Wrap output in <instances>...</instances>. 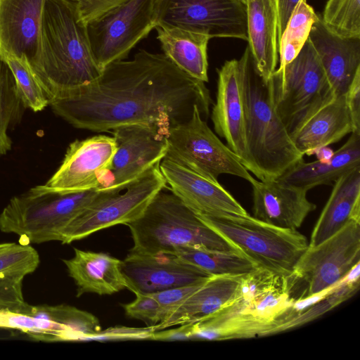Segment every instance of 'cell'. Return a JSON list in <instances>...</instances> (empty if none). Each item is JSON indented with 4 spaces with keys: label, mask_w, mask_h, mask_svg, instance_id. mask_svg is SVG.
<instances>
[{
    "label": "cell",
    "mask_w": 360,
    "mask_h": 360,
    "mask_svg": "<svg viewBox=\"0 0 360 360\" xmlns=\"http://www.w3.org/2000/svg\"><path fill=\"white\" fill-rule=\"evenodd\" d=\"M345 97L354 127L353 132H360V69L356 71Z\"/></svg>",
    "instance_id": "60d3db41"
},
{
    "label": "cell",
    "mask_w": 360,
    "mask_h": 360,
    "mask_svg": "<svg viewBox=\"0 0 360 360\" xmlns=\"http://www.w3.org/2000/svg\"><path fill=\"white\" fill-rule=\"evenodd\" d=\"M321 18L333 34L360 38V0H328Z\"/></svg>",
    "instance_id": "836d02e7"
},
{
    "label": "cell",
    "mask_w": 360,
    "mask_h": 360,
    "mask_svg": "<svg viewBox=\"0 0 360 360\" xmlns=\"http://www.w3.org/2000/svg\"><path fill=\"white\" fill-rule=\"evenodd\" d=\"M165 158L181 164L213 181L230 174L252 183L255 179L238 157L212 131L198 105L188 120L172 127Z\"/></svg>",
    "instance_id": "30bf717a"
},
{
    "label": "cell",
    "mask_w": 360,
    "mask_h": 360,
    "mask_svg": "<svg viewBox=\"0 0 360 360\" xmlns=\"http://www.w3.org/2000/svg\"><path fill=\"white\" fill-rule=\"evenodd\" d=\"M300 0H276L278 43L294 8Z\"/></svg>",
    "instance_id": "7bdbcfd3"
},
{
    "label": "cell",
    "mask_w": 360,
    "mask_h": 360,
    "mask_svg": "<svg viewBox=\"0 0 360 360\" xmlns=\"http://www.w3.org/2000/svg\"><path fill=\"white\" fill-rule=\"evenodd\" d=\"M38 252L28 244L0 243V276L25 277L39 266Z\"/></svg>",
    "instance_id": "e575fe53"
},
{
    "label": "cell",
    "mask_w": 360,
    "mask_h": 360,
    "mask_svg": "<svg viewBox=\"0 0 360 360\" xmlns=\"http://www.w3.org/2000/svg\"><path fill=\"white\" fill-rule=\"evenodd\" d=\"M115 151L112 136L101 134L75 140L67 148L58 169L39 186L58 193L101 189Z\"/></svg>",
    "instance_id": "5bb4252c"
},
{
    "label": "cell",
    "mask_w": 360,
    "mask_h": 360,
    "mask_svg": "<svg viewBox=\"0 0 360 360\" xmlns=\"http://www.w3.org/2000/svg\"><path fill=\"white\" fill-rule=\"evenodd\" d=\"M26 314L51 320L61 325L70 341H84L101 330L99 320L92 314L67 304L30 305Z\"/></svg>",
    "instance_id": "f546056e"
},
{
    "label": "cell",
    "mask_w": 360,
    "mask_h": 360,
    "mask_svg": "<svg viewBox=\"0 0 360 360\" xmlns=\"http://www.w3.org/2000/svg\"><path fill=\"white\" fill-rule=\"evenodd\" d=\"M165 188L153 197L138 219L127 224L134 242L129 252H173L179 248L193 247L238 252Z\"/></svg>",
    "instance_id": "5b68a950"
},
{
    "label": "cell",
    "mask_w": 360,
    "mask_h": 360,
    "mask_svg": "<svg viewBox=\"0 0 360 360\" xmlns=\"http://www.w3.org/2000/svg\"><path fill=\"white\" fill-rule=\"evenodd\" d=\"M247 15L248 47L255 68L268 82L278 62L276 0H240Z\"/></svg>",
    "instance_id": "cb8c5ba5"
},
{
    "label": "cell",
    "mask_w": 360,
    "mask_h": 360,
    "mask_svg": "<svg viewBox=\"0 0 360 360\" xmlns=\"http://www.w3.org/2000/svg\"><path fill=\"white\" fill-rule=\"evenodd\" d=\"M242 276L243 275L210 276L164 321L153 326L155 331L171 326L193 323L215 314L236 297Z\"/></svg>",
    "instance_id": "d4e9b609"
},
{
    "label": "cell",
    "mask_w": 360,
    "mask_h": 360,
    "mask_svg": "<svg viewBox=\"0 0 360 360\" xmlns=\"http://www.w3.org/2000/svg\"><path fill=\"white\" fill-rule=\"evenodd\" d=\"M163 54L191 77L208 82L209 36L176 27H155Z\"/></svg>",
    "instance_id": "83f0119b"
},
{
    "label": "cell",
    "mask_w": 360,
    "mask_h": 360,
    "mask_svg": "<svg viewBox=\"0 0 360 360\" xmlns=\"http://www.w3.org/2000/svg\"><path fill=\"white\" fill-rule=\"evenodd\" d=\"M180 326L166 330H155L152 340H191L192 323L179 325Z\"/></svg>",
    "instance_id": "b9f144b4"
},
{
    "label": "cell",
    "mask_w": 360,
    "mask_h": 360,
    "mask_svg": "<svg viewBox=\"0 0 360 360\" xmlns=\"http://www.w3.org/2000/svg\"><path fill=\"white\" fill-rule=\"evenodd\" d=\"M155 27H176L213 37L248 40L240 0H155Z\"/></svg>",
    "instance_id": "7c38bea8"
},
{
    "label": "cell",
    "mask_w": 360,
    "mask_h": 360,
    "mask_svg": "<svg viewBox=\"0 0 360 360\" xmlns=\"http://www.w3.org/2000/svg\"><path fill=\"white\" fill-rule=\"evenodd\" d=\"M309 40L336 95H343L360 69V38H344L331 32L319 15L313 24Z\"/></svg>",
    "instance_id": "44dd1931"
},
{
    "label": "cell",
    "mask_w": 360,
    "mask_h": 360,
    "mask_svg": "<svg viewBox=\"0 0 360 360\" xmlns=\"http://www.w3.org/2000/svg\"><path fill=\"white\" fill-rule=\"evenodd\" d=\"M99 192L95 188L58 193L37 186L10 200L0 214V230L18 235L25 244L61 242L67 226Z\"/></svg>",
    "instance_id": "52a82bcc"
},
{
    "label": "cell",
    "mask_w": 360,
    "mask_h": 360,
    "mask_svg": "<svg viewBox=\"0 0 360 360\" xmlns=\"http://www.w3.org/2000/svg\"><path fill=\"white\" fill-rule=\"evenodd\" d=\"M71 259H63L69 276L77 285V297L84 293L112 295L127 288L122 271V260L108 253L74 248Z\"/></svg>",
    "instance_id": "603a6c76"
},
{
    "label": "cell",
    "mask_w": 360,
    "mask_h": 360,
    "mask_svg": "<svg viewBox=\"0 0 360 360\" xmlns=\"http://www.w3.org/2000/svg\"><path fill=\"white\" fill-rule=\"evenodd\" d=\"M212 103L205 82L175 65L163 53L141 50L130 60L108 65L94 82L52 100L53 111L74 127L110 131L144 124L167 136L198 105L203 119Z\"/></svg>",
    "instance_id": "6da1fadb"
},
{
    "label": "cell",
    "mask_w": 360,
    "mask_h": 360,
    "mask_svg": "<svg viewBox=\"0 0 360 360\" xmlns=\"http://www.w3.org/2000/svg\"><path fill=\"white\" fill-rule=\"evenodd\" d=\"M275 110L289 134L326 100L336 95L309 39L297 56L268 81Z\"/></svg>",
    "instance_id": "9c48e42d"
},
{
    "label": "cell",
    "mask_w": 360,
    "mask_h": 360,
    "mask_svg": "<svg viewBox=\"0 0 360 360\" xmlns=\"http://www.w3.org/2000/svg\"><path fill=\"white\" fill-rule=\"evenodd\" d=\"M173 253L210 276L243 275L257 269L248 259L235 252L182 247Z\"/></svg>",
    "instance_id": "f1b7e54d"
},
{
    "label": "cell",
    "mask_w": 360,
    "mask_h": 360,
    "mask_svg": "<svg viewBox=\"0 0 360 360\" xmlns=\"http://www.w3.org/2000/svg\"><path fill=\"white\" fill-rule=\"evenodd\" d=\"M45 0H0V57L37 54Z\"/></svg>",
    "instance_id": "ffe728a7"
},
{
    "label": "cell",
    "mask_w": 360,
    "mask_h": 360,
    "mask_svg": "<svg viewBox=\"0 0 360 360\" xmlns=\"http://www.w3.org/2000/svg\"><path fill=\"white\" fill-rule=\"evenodd\" d=\"M360 167V132H352L347 141L326 162L298 161L276 179L309 191L320 185H333L343 174Z\"/></svg>",
    "instance_id": "484cf974"
},
{
    "label": "cell",
    "mask_w": 360,
    "mask_h": 360,
    "mask_svg": "<svg viewBox=\"0 0 360 360\" xmlns=\"http://www.w3.org/2000/svg\"><path fill=\"white\" fill-rule=\"evenodd\" d=\"M238 60L248 151L259 181L276 179L304 155L276 112L269 82L257 71L248 46Z\"/></svg>",
    "instance_id": "277c9868"
},
{
    "label": "cell",
    "mask_w": 360,
    "mask_h": 360,
    "mask_svg": "<svg viewBox=\"0 0 360 360\" xmlns=\"http://www.w3.org/2000/svg\"><path fill=\"white\" fill-rule=\"evenodd\" d=\"M202 283L169 288L150 293L159 304L160 317V323L164 321L171 314V313Z\"/></svg>",
    "instance_id": "74e56055"
},
{
    "label": "cell",
    "mask_w": 360,
    "mask_h": 360,
    "mask_svg": "<svg viewBox=\"0 0 360 360\" xmlns=\"http://www.w3.org/2000/svg\"><path fill=\"white\" fill-rule=\"evenodd\" d=\"M154 331L153 326L146 328L115 326L101 330L89 337L87 340H152Z\"/></svg>",
    "instance_id": "f35d334b"
},
{
    "label": "cell",
    "mask_w": 360,
    "mask_h": 360,
    "mask_svg": "<svg viewBox=\"0 0 360 360\" xmlns=\"http://www.w3.org/2000/svg\"><path fill=\"white\" fill-rule=\"evenodd\" d=\"M136 299L122 304L128 317L139 319L150 326L160 322V307L157 300L150 294L135 293Z\"/></svg>",
    "instance_id": "8d00e7d4"
},
{
    "label": "cell",
    "mask_w": 360,
    "mask_h": 360,
    "mask_svg": "<svg viewBox=\"0 0 360 360\" xmlns=\"http://www.w3.org/2000/svg\"><path fill=\"white\" fill-rule=\"evenodd\" d=\"M155 0H127L86 24L94 60L103 70L125 58L155 29Z\"/></svg>",
    "instance_id": "8fae6325"
},
{
    "label": "cell",
    "mask_w": 360,
    "mask_h": 360,
    "mask_svg": "<svg viewBox=\"0 0 360 360\" xmlns=\"http://www.w3.org/2000/svg\"><path fill=\"white\" fill-rule=\"evenodd\" d=\"M11 70L21 101L25 108L34 112L44 110L49 101L28 60L6 56L0 57Z\"/></svg>",
    "instance_id": "d6a6232c"
},
{
    "label": "cell",
    "mask_w": 360,
    "mask_h": 360,
    "mask_svg": "<svg viewBox=\"0 0 360 360\" xmlns=\"http://www.w3.org/2000/svg\"><path fill=\"white\" fill-rule=\"evenodd\" d=\"M351 221H360V167L343 174L333 183L308 245L320 244Z\"/></svg>",
    "instance_id": "4316f807"
},
{
    "label": "cell",
    "mask_w": 360,
    "mask_h": 360,
    "mask_svg": "<svg viewBox=\"0 0 360 360\" xmlns=\"http://www.w3.org/2000/svg\"><path fill=\"white\" fill-rule=\"evenodd\" d=\"M77 4L81 18L86 24L127 0H71Z\"/></svg>",
    "instance_id": "ab89813d"
},
{
    "label": "cell",
    "mask_w": 360,
    "mask_h": 360,
    "mask_svg": "<svg viewBox=\"0 0 360 360\" xmlns=\"http://www.w3.org/2000/svg\"><path fill=\"white\" fill-rule=\"evenodd\" d=\"M354 131L345 94L334 95L305 117L290 133L300 153L309 155Z\"/></svg>",
    "instance_id": "7402d4cb"
},
{
    "label": "cell",
    "mask_w": 360,
    "mask_h": 360,
    "mask_svg": "<svg viewBox=\"0 0 360 360\" xmlns=\"http://www.w3.org/2000/svg\"><path fill=\"white\" fill-rule=\"evenodd\" d=\"M250 184L252 217L271 225L297 230L316 207L307 199V191L277 179H255Z\"/></svg>",
    "instance_id": "d6986e66"
},
{
    "label": "cell",
    "mask_w": 360,
    "mask_h": 360,
    "mask_svg": "<svg viewBox=\"0 0 360 360\" xmlns=\"http://www.w3.org/2000/svg\"><path fill=\"white\" fill-rule=\"evenodd\" d=\"M49 103L99 78L86 23L71 0H45L39 46L30 63Z\"/></svg>",
    "instance_id": "7a4b0ae2"
},
{
    "label": "cell",
    "mask_w": 360,
    "mask_h": 360,
    "mask_svg": "<svg viewBox=\"0 0 360 360\" xmlns=\"http://www.w3.org/2000/svg\"><path fill=\"white\" fill-rule=\"evenodd\" d=\"M360 263V221H351L320 244L310 247L297 261L292 273L304 283L300 298H311L332 288Z\"/></svg>",
    "instance_id": "4fadbf2b"
},
{
    "label": "cell",
    "mask_w": 360,
    "mask_h": 360,
    "mask_svg": "<svg viewBox=\"0 0 360 360\" xmlns=\"http://www.w3.org/2000/svg\"><path fill=\"white\" fill-rule=\"evenodd\" d=\"M22 108L13 74L7 64L0 59V158L12 148L8 134L20 118Z\"/></svg>",
    "instance_id": "1f68e13d"
},
{
    "label": "cell",
    "mask_w": 360,
    "mask_h": 360,
    "mask_svg": "<svg viewBox=\"0 0 360 360\" xmlns=\"http://www.w3.org/2000/svg\"><path fill=\"white\" fill-rule=\"evenodd\" d=\"M197 216L257 269L290 277L308 247L307 238L295 229H283L250 214Z\"/></svg>",
    "instance_id": "8992f818"
},
{
    "label": "cell",
    "mask_w": 360,
    "mask_h": 360,
    "mask_svg": "<svg viewBox=\"0 0 360 360\" xmlns=\"http://www.w3.org/2000/svg\"><path fill=\"white\" fill-rule=\"evenodd\" d=\"M319 15L306 0H300L294 8L278 43L279 67L291 62L309 38L313 24Z\"/></svg>",
    "instance_id": "4dcf8cb0"
},
{
    "label": "cell",
    "mask_w": 360,
    "mask_h": 360,
    "mask_svg": "<svg viewBox=\"0 0 360 360\" xmlns=\"http://www.w3.org/2000/svg\"><path fill=\"white\" fill-rule=\"evenodd\" d=\"M167 187L190 210L207 216L248 215L243 207L218 181H213L176 161L160 164Z\"/></svg>",
    "instance_id": "ac0fdd59"
},
{
    "label": "cell",
    "mask_w": 360,
    "mask_h": 360,
    "mask_svg": "<svg viewBox=\"0 0 360 360\" xmlns=\"http://www.w3.org/2000/svg\"><path fill=\"white\" fill-rule=\"evenodd\" d=\"M295 286L292 276L261 269L243 275L229 304L192 323L191 340L251 338L281 332L292 313Z\"/></svg>",
    "instance_id": "3957f363"
},
{
    "label": "cell",
    "mask_w": 360,
    "mask_h": 360,
    "mask_svg": "<svg viewBox=\"0 0 360 360\" xmlns=\"http://www.w3.org/2000/svg\"><path fill=\"white\" fill-rule=\"evenodd\" d=\"M334 151L328 146H323L314 150L309 155H315L318 160L328 161L333 156Z\"/></svg>",
    "instance_id": "ee69618b"
},
{
    "label": "cell",
    "mask_w": 360,
    "mask_h": 360,
    "mask_svg": "<svg viewBox=\"0 0 360 360\" xmlns=\"http://www.w3.org/2000/svg\"><path fill=\"white\" fill-rule=\"evenodd\" d=\"M24 277L0 276V311L26 314L30 304L25 301L22 292Z\"/></svg>",
    "instance_id": "d590c367"
},
{
    "label": "cell",
    "mask_w": 360,
    "mask_h": 360,
    "mask_svg": "<svg viewBox=\"0 0 360 360\" xmlns=\"http://www.w3.org/2000/svg\"><path fill=\"white\" fill-rule=\"evenodd\" d=\"M110 133L116 143V151L101 189H124L167 154L166 135L156 128L127 124L116 127Z\"/></svg>",
    "instance_id": "9a60e30c"
},
{
    "label": "cell",
    "mask_w": 360,
    "mask_h": 360,
    "mask_svg": "<svg viewBox=\"0 0 360 360\" xmlns=\"http://www.w3.org/2000/svg\"><path fill=\"white\" fill-rule=\"evenodd\" d=\"M217 75L216 102L211 115L214 131L226 140L227 146L238 157L243 165L259 179L246 146L239 60H226L217 69Z\"/></svg>",
    "instance_id": "e0dca14e"
},
{
    "label": "cell",
    "mask_w": 360,
    "mask_h": 360,
    "mask_svg": "<svg viewBox=\"0 0 360 360\" xmlns=\"http://www.w3.org/2000/svg\"><path fill=\"white\" fill-rule=\"evenodd\" d=\"M122 271L128 289L150 294L164 290L198 284L210 275L184 261L173 252L136 253L129 252L122 260Z\"/></svg>",
    "instance_id": "2e32d148"
},
{
    "label": "cell",
    "mask_w": 360,
    "mask_h": 360,
    "mask_svg": "<svg viewBox=\"0 0 360 360\" xmlns=\"http://www.w3.org/2000/svg\"><path fill=\"white\" fill-rule=\"evenodd\" d=\"M156 163L123 190L100 189L94 200L65 229L61 243L68 244L102 229L135 221L153 197L167 187Z\"/></svg>",
    "instance_id": "ba28073f"
}]
</instances>
